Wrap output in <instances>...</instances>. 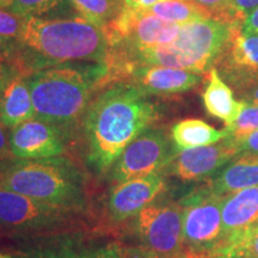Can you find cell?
<instances>
[{
    "instance_id": "6da1fadb",
    "label": "cell",
    "mask_w": 258,
    "mask_h": 258,
    "mask_svg": "<svg viewBox=\"0 0 258 258\" xmlns=\"http://www.w3.org/2000/svg\"><path fill=\"white\" fill-rule=\"evenodd\" d=\"M160 109L127 82L103 86L83 117L86 159L97 173L109 172L123 150L159 120Z\"/></svg>"
},
{
    "instance_id": "7a4b0ae2",
    "label": "cell",
    "mask_w": 258,
    "mask_h": 258,
    "mask_svg": "<svg viewBox=\"0 0 258 258\" xmlns=\"http://www.w3.org/2000/svg\"><path fill=\"white\" fill-rule=\"evenodd\" d=\"M15 44L19 51L15 69L29 77L38 71L60 63H105L109 44L104 31L84 17H24L23 30Z\"/></svg>"
},
{
    "instance_id": "3957f363",
    "label": "cell",
    "mask_w": 258,
    "mask_h": 258,
    "mask_svg": "<svg viewBox=\"0 0 258 258\" xmlns=\"http://www.w3.org/2000/svg\"><path fill=\"white\" fill-rule=\"evenodd\" d=\"M233 24L217 19H201L180 25L179 34L171 43L146 49L109 50L104 84L120 82L129 70L144 64L208 73L220 59Z\"/></svg>"
},
{
    "instance_id": "277c9868",
    "label": "cell",
    "mask_w": 258,
    "mask_h": 258,
    "mask_svg": "<svg viewBox=\"0 0 258 258\" xmlns=\"http://www.w3.org/2000/svg\"><path fill=\"white\" fill-rule=\"evenodd\" d=\"M106 76L105 63H60L28 77L35 117L63 129L73 127L85 115L96 90Z\"/></svg>"
},
{
    "instance_id": "5b68a950",
    "label": "cell",
    "mask_w": 258,
    "mask_h": 258,
    "mask_svg": "<svg viewBox=\"0 0 258 258\" xmlns=\"http://www.w3.org/2000/svg\"><path fill=\"white\" fill-rule=\"evenodd\" d=\"M0 188L73 212L88 207L86 178L69 158H9L0 163Z\"/></svg>"
},
{
    "instance_id": "8992f818",
    "label": "cell",
    "mask_w": 258,
    "mask_h": 258,
    "mask_svg": "<svg viewBox=\"0 0 258 258\" xmlns=\"http://www.w3.org/2000/svg\"><path fill=\"white\" fill-rule=\"evenodd\" d=\"M83 213L56 207L0 188V230L14 235H59L77 232Z\"/></svg>"
},
{
    "instance_id": "52a82bcc",
    "label": "cell",
    "mask_w": 258,
    "mask_h": 258,
    "mask_svg": "<svg viewBox=\"0 0 258 258\" xmlns=\"http://www.w3.org/2000/svg\"><path fill=\"white\" fill-rule=\"evenodd\" d=\"M224 198L203 184L179 200L183 206V245L188 258H211L220 247Z\"/></svg>"
},
{
    "instance_id": "ba28073f",
    "label": "cell",
    "mask_w": 258,
    "mask_h": 258,
    "mask_svg": "<svg viewBox=\"0 0 258 258\" xmlns=\"http://www.w3.org/2000/svg\"><path fill=\"white\" fill-rule=\"evenodd\" d=\"M131 220L143 251L164 258H188L183 245L180 201L157 199Z\"/></svg>"
},
{
    "instance_id": "9c48e42d",
    "label": "cell",
    "mask_w": 258,
    "mask_h": 258,
    "mask_svg": "<svg viewBox=\"0 0 258 258\" xmlns=\"http://www.w3.org/2000/svg\"><path fill=\"white\" fill-rule=\"evenodd\" d=\"M179 30V24L147 11H134L125 8L103 28L109 50L146 49L171 43L176 40Z\"/></svg>"
},
{
    "instance_id": "30bf717a",
    "label": "cell",
    "mask_w": 258,
    "mask_h": 258,
    "mask_svg": "<svg viewBox=\"0 0 258 258\" xmlns=\"http://www.w3.org/2000/svg\"><path fill=\"white\" fill-rule=\"evenodd\" d=\"M179 151L163 128H148L135 138L109 170L116 183L161 172Z\"/></svg>"
},
{
    "instance_id": "8fae6325",
    "label": "cell",
    "mask_w": 258,
    "mask_h": 258,
    "mask_svg": "<svg viewBox=\"0 0 258 258\" xmlns=\"http://www.w3.org/2000/svg\"><path fill=\"white\" fill-rule=\"evenodd\" d=\"M12 258H138V251L125 249L115 241L73 232L46 237Z\"/></svg>"
},
{
    "instance_id": "7c38bea8",
    "label": "cell",
    "mask_w": 258,
    "mask_h": 258,
    "mask_svg": "<svg viewBox=\"0 0 258 258\" xmlns=\"http://www.w3.org/2000/svg\"><path fill=\"white\" fill-rule=\"evenodd\" d=\"M238 154L234 140L227 137L217 144L179 151L161 173L185 183L201 182L214 176Z\"/></svg>"
},
{
    "instance_id": "4fadbf2b",
    "label": "cell",
    "mask_w": 258,
    "mask_h": 258,
    "mask_svg": "<svg viewBox=\"0 0 258 258\" xmlns=\"http://www.w3.org/2000/svg\"><path fill=\"white\" fill-rule=\"evenodd\" d=\"M215 69L235 93L258 84V35L246 34L233 25Z\"/></svg>"
},
{
    "instance_id": "5bb4252c",
    "label": "cell",
    "mask_w": 258,
    "mask_h": 258,
    "mask_svg": "<svg viewBox=\"0 0 258 258\" xmlns=\"http://www.w3.org/2000/svg\"><path fill=\"white\" fill-rule=\"evenodd\" d=\"M165 190V176L161 172L116 183L106 202L109 217L112 221L132 219Z\"/></svg>"
},
{
    "instance_id": "9a60e30c",
    "label": "cell",
    "mask_w": 258,
    "mask_h": 258,
    "mask_svg": "<svg viewBox=\"0 0 258 258\" xmlns=\"http://www.w3.org/2000/svg\"><path fill=\"white\" fill-rule=\"evenodd\" d=\"M11 153L18 159H44L60 157L64 151L63 132L56 125L31 118L10 133Z\"/></svg>"
},
{
    "instance_id": "2e32d148",
    "label": "cell",
    "mask_w": 258,
    "mask_h": 258,
    "mask_svg": "<svg viewBox=\"0 0 258 258\" xmlns=\"http://www.w3.org/2000/svg\"><path fill=\"white\" fill-rule=\"evenodd\" d=\"M202 76L186 70L144 64L129 70L120 82L133 84L147 96H173L196 88Z\"/></svg>"
},
{
    "instance_id": "e0dca14e",
    "label": "cell",
    "mask_w": 258,
    "mask_h": 258,
    "mask_svg": "<svg viewBox=\"0 0 258 258\" xmlns=\"http://www.w3.org/2000/svg\"><path fill=\"white\" fill-rule=\"evenodd\" d=\"M221 218L222 241L217 251L243 239L258 226V185L225 196Z\"/></svg>"
},
{
    "instance_id": "ac0fdd59",
    "label": "cell",
    "mask_w": 258,
    "mask_h": 258,
    "mask_svg": "<svg viewBox=\"0 0 258 258\" xmlns=\"http://www.w3.org/2000/svg\"><path fill=\"white\" fill-rule=\"evenodd\" d=\"M206 182V185L213 192L220 196L257 186L258 154H238Z\"/></svg>"
},
{
    "instance_id": "d6986e66",
    "label": "cell",
    "mask_w": 258,
    "mask_h": 258,
    "mask_svg": "<svg viewBox=\"0 0 258 258\" xmlns=\"http://www.w3.org/2000/svg\"><path fill=\"white\" fill-rule=\"evenodd\" d=\"M34 117L28 77L14 73L0 91V122L12 129Z\"/></svg>"
},
{
    "instance_id": "ffe728a7",
    "label": "cell",
    "mask_w": 258,
    "mask_h": 258,
    "mask_svg": "<svg viewBox=\"0 0 258 258\" xmlns=\"http://www.w3.org/2000/svg\"><path fill=\"white\" fill-rule=\"evenodd\" d=\"M207 76L208 83L202 95L206 110L213 117L230 125L239 115L243 102L234 98L233 90L221 78L215 67L209 71Z\"/></svg>"
},
{
    "instance_id": "44dd1931",
    "label": "cell",
    "mask_w": 258,
    "mask_h": 258,
    "mask_svg": "<svg viewBox=\"0 0 258 258\" xmlns=\"http://www.w3.org/2000/svg\"><path fill=\"white\" fill-rule=\"evenodd\" d=\"M228 137L226 129H217L198 118L179 121L171 129V138L178 151L217 144Z\"/></svg>"
},
{
    "instance_id": "7402d4cb",
    "label": "cell",
    "mask_w": 258,
    "mask_h": 258,
    "mask_svg": "<svg viewBox=\"0 0 258 258\" xmlns=\"http://www.w3.org/2000/svg\"><path fill=\"white\" fill-rule=\"evenodd\" d=\"M145 11L179 25L209 18L198 5L190 0H160Z\"/></svg>"
},
{
    "instance_id": "603a6c76",
    "label": "cell",
    "mask_w": 258,
    "mask_h": 258,
    "mask_svg": "<svg viewBox=\"0 0 258 258\" xmlns=\"http://www.w3.org/2000/svg\"><path fill=\"white\" fill-rule=\"evenodd\" d=\"M80 16L91 23L104 28L123 10V0H71Z\"/></svg>"
},
{
    "instance_id": "cb8c5ba5",
    "label": "cell",
    "mask_w": 258,
    "mask_h": 258,
    "mask_svg": "<svg viewBox=\"0 0 258 258\" xmlns=\"http://www.w3.org/2000/svg\"><path fill=\"white\" fill-rule=\"evenodd\" d=\"M228 137L240 138L258 131V105L243 102V108L237 118L230 125H226Z\"/></svg>"
},
{
    "instance_id": "d4e9b609",
    "label": "cell",
    "mask_w": 258,
    "mask_h": 258,
    "mask_svg": "<svg viewBox=\"0 0 258 258\" xmlns=\"http://www.w3.org/2000/svg\"><path fill=\"white\" fill-rule=\"evenodd\" d=\"M24 17L0 9V44H15L23 30Z\"/></svg>"
},
{
    "instance_id": "484cf974",
    "label": "cell",
    "mask_w": 258,
    "mask_h": 258,
    "mask_svg": "<svg viewBox=\"0 0 258 258\" xmlns=\"http://www.w3.org/2000/svg\"><path fill=\"white\" fill-rule=\"evenodd\" d=\"M211 258H258V234L228 245L213 253Z\"/></svg>"
},
{
    "instance_id": "4316f807",
    "label": "cell",
    "mask_w": 258,
    "mask_h": 258,
    "mask_svg": "<svg viewBox=\"0 0 258 258\" xmlns=\"http://www.w3.org/2000/svg\"><path fill=\"white\" fill-rule=\"evenodd\" d=\"M62 0H15L9 10L22 17H41L60 5Z\"/></svg>"
},
{
    "instance_id": "83f0119b",
    "label": "cell",
    "mask_w": 258,
    "mask_h": 258,
    "mask_svg": "<svg viewBox=\"0 0 258 258\" xmlns=\"http://www.w3.org/2000/svg\"><path fill=\"white\" fill-rule=\"evenodd\" d=\"M258 8V0H230L225 11L224 22L239 25L250 12Z\"/></svg>"
},
{
    "instance_id": "f1b7e54d",
    "label": "cell",
    "mask_w": 258,
    "mask_h": 258,
    "mask_svg": "<svg viewBox=\"0 0 258 258\" xmlns=\"http://www.w3.org/2000/svg\"><path fill=\"white\" fill-rule=\"evenodd\" d=\"M208 16L209 18L224 22L225 11L230 0H190Z\"/></svg>"
},
{
    "instance_id": "f546056e",
    "label": "cell",
    "mask_w": 258,
    "mask_h": 258,
    "mask_svg": "<svg viewBox=\"0 0 258 258\" xmlns=\"http://www.w3.org/2000/svg\"><path fill=\"white\" fill-rule=\"evenodd\" d=\"M232 138V137H231ZM237 145L239 154H258V131L240 138H232Z\"/></svg>"
},
{
    "instance_id": "4dcf8cb0",
    "label": "cell",
    "mask_w": 258,
    "mask_h": 258,
    "mask_svg": "<svg viewBox=\"0 0 258 258\" xmlns=\"http://www.w3.org/2000/svg\"><path fill=\"white\" fill-rule=\"evenodd\" d=\"M6 128L8 127L0 122V163L14 157L10 148V135L6 132Z\"/></svg>"
},
{
    "instance_id": "1f68e13d",
    "label": "cell",
    "mask_w": 258,
    "mask_h": 258,
    "mask_svg": "<svg viewBox=\"0 0 258 258\" xmlns=\"http://www.w3.org/2000/svg\"><path fill=\"white\" fill-rule=\"evenodd\" d=\"M240 30L246 32V34H256L258 35V8L250 12L245 17L243 23L239 25Z\"/></svg>"
},
{
    "instance_id": "d6a6232c",
    "label": "cell",
    "mask_w": 258,
    "mask_h": 258,
    "mask_svg": "<svg viewBox=\"0 0 258 258\" xmlns=\"http://www.w3.org/2000/svg\"><path fill=\"white\" fill-rule=\"evenodd\" d=\"M239 101L249 103V104L258 105V84L237 92Z\"/></svg>"
},
{
    "instance_id": "836d02e7",
    "label": "cell",
    "mask_w": 258,
    "mask_h": 258,
    "mask_svg": "<svg viewBox=\"0 0 258 258\" xmlns=\"http://www.w3.org/2000/svg\"><path fill=\"white\" fill-rule=\"evenodd\" d=\"M159 2L160 0H123V5L125 9L134 10V11H145Z\"/></svg>"
},
{
    "instance_id": "e575fe53",
    "label": "cell",
    "mask_w": 258,
    "mask_h": 258,
    "mask_svg": "<svg viewBox=\"0 0 258 258\" xmlns=\"http://www.w3.org/2000/svg\"><path fill=\"white\" fill-rule=\"evenodd\" d=\"M6 69H8V67H6V63H5V57L0 55V91H2V89L4 88L5 83L8 82L10 77H11Z\"/></svg>"
},
{
    "instance_id": "d590c367",
    "label": "cell",
    "mask_w": 258,
    "mask_h": 258,
    "mask_svg": "<svg viewBox=\"0 0 258 258\" xmlns=\"http://www.w3.org/2000/svg\"><path fill=\"white\" fill-rule=\"evenodd\" d=\"M138 258H164L160 256H157V254L148 253L146 251H138Z\"/></svg>"
},
{
    "instance_id": "8d00e7d4",
    "label": "cell",
    "mask_w": 258,
    "mask_h": 258,
    "mask_svg": "<svg viewBox=\"0 0 258 258\" xmlns=\"http://www.w3.org/2000/svg\"><path fill=\"white\" fill-rule=\"evenodd\" d=\"M15 0H0V9H5V10H9L11 8L12 3H14Z\"/></svg>"
},
{
    "instance_id": "74e56055",
    "label": "cell",
    "mask_w": 258,
    "mask_h": 258,
    "mask_svg": "<svg viewBox=\"0 0 258 258\" xmlns=\"http://www.w3.org/2000/svg\"><path fill=\"white\" fill-rule=\"evenodd\" d=\"M254 234H258V226H257V227L256 228H254V230L253 231H251L250 232V233L249 234H247L246 235V237H245V238H247V237H251V235H254ZM243 239H244V238H243ZM241 240V239H240Z\"/></svg>"
},
{
    "instance_id": "f35d334b",
    "label": "cell",
    "mask_w": 258,
    "mask_h": 258,
    "mask_svg": "<svg viewBox=\"0 0 258 258\" xmlns=\"http://www.w3.org/2000/svg\"><path fill=\"white\" fill-rule=\"evenodd\" d=\"M0 258H12L11 254H4L0 252Z\"/></svg>"
}]
</instances>
